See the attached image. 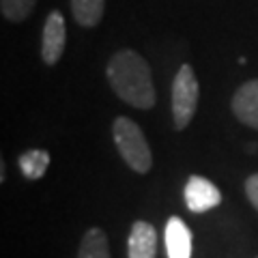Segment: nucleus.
Segmentation results:
<instances>
[{
	"instance_id": "nucleus-5",
	"label": "nucleus",
	"mask_w": 258,
	"mask_h": 258,
	"mask_svg": "<svg viewBox=\"0 0 258 258\" xmlns=\"http://www.w3.org/2000/svg\"><path fill=\"white\" fill-rule=\"evenodd\" d=\"M64 41H67V32H64L62 13L50 11L41 32V60L45 64H50V67L58 62L64 52Z\"/></svg>"
},
{
	"instance_id": "nucleus-8",
	"label": "nucleus",
	"mask_w": 258,
	"mask_h": 258,
	"mask_svg": "<svg viewBox=\"0 0 258 258\" xmlns=\"http://www.w3.org/2000/svg\"><path fill=\"white\" fill-rule=\"evenodd\" d=\"M168 258H191V230L181 217L172 215L164 230Z\"/></svg>"
},
{
	"instance_id": "nucleus-2",
	"label": "nucleus",
	"mask_w": 258,
	"mask_h": 258,
	"mask_svg": "<svg viewBox=\"0 0 258 258\" xmlns=\"http://www.w3.org/2000/svg\"><path fill=\"white\" fill-rule=\"evenodd\" d=\"M112 138L125 164L138 174H147L153 168V155L140 125L127 116H116L112 123Z\"/></svg>"
},
{
	"instance_id": "nucleus-10",
	"label": "nucleus",
	"mask_w": 258,
	"mask_h": 258,
	"mask_svg": "<svg viewBox=\"0 0 258 258\" xmlns=\"http://www.w3.org/2000/svg\"><path fill=\"white\" fill-rule=\"evenodd\" d=\"M78 258H110V243L101 228H91L84 232L78 247Z\"/></svg>"
},
{
	"instance_id": "nucleus-11",
	"label": "nucleus",
	"mask_w": 258,
	"mask_h": 258,
	"mask_svg": "<svg viewBox=\"0 0 258 258\" xmlns=\"http://www.w3.org/2000/svg\"><path fill=\"white\" fill-rule=\"evenodd\" d=\"M18 164H20L22 174L26 176L28 181H37L45 174L47 166H50V153L43 149H30L26 153H22Z\"/></svg>"
},
{
	"instance_id": "nucleus-1",
	"label": "nucleus",
	"mask_w": 258,
	"mask_h": 258,
	"mask_svg": "<svg viewBox=\"0 0 258 258\" xmlns=\"http://www.w3.org/2000/svg\"><path fill=\"white\" fill-rule=\"evenodd\" d=\"M108 82L120 99L138 110H151L157 101L151 67L136 50H118L108 60Z\"/></svg>"
},
{
	"instance_id": "nucleus-13",
	"label": "nucleus",
	"mask_w": 258,
	"mask_h": 258,
	"mask_svg": "<svg viewBox=\"0 0 258 258\" xmlns=\"http://www.w3.org/2000/svg\"><path fill=\"white\" fill-rule=\"evenodd\" d=\"M245 196L256 211H258V172L245 179Z\"/></svg>"
},
{
	"instance_id": "nucleus-9",
	"label": "nucleus",
	"mask_w": 258,
	"mask_h": 258,
	"mask_svg": "<svg viewBox=\"0 0 258 258\" xmlns=\"http://www.w3.org/2000/svg\"><path fill=\"white\" fill-rule=\"evenodd\" d=\"M106 11V0H71V13L84 28H95Z\"/></svg>"
},
{
	"instance_id": "nucleus-3",
	"label": "nucleus",
	"mask_w": 258,
	"mask_h": 258,
	"mask_svg": "<svg viewBox=\"0 0 258 258\" xmlns=\"http://www.w3.org/2000/svg\"><path fill=\"white\" fill-rule=\"evenodd\" d=\"M198 80L194 76L191 64H181L172 82V118H174V129H185L198 108Z\"/></svg>"
},
{
	"instance_id": "nucleus-4",
	"label": "nucleus",
	"mask_w": 258,
	"mask_h": 258,
	"mask_svg": "<svg viewBox=\"0 0 258 258\" xmlns=\"http://www.w3.org/2000/svg\"><path fill=\"white\" fill-rule=\"evenodd\" d=\"M183 196H185V207H187L191 213L211 211V209H215L222 203V194L215 187V183H211L209 179L198 176V174H191L187 179Z\"/></svg>"
},
{
	"instance_id": "nucleus-14",
	"label": "nucleus",
	"mask_w": 258,
	"mask_h": 258,
	"mask_svg": "<svg viewBox=\"0 0 258 258\" xmlns=\"http://www.w3.org/2000/svg\"><path fill=\"white\" fill-rule=\"evenodd\" d=\"M0 181L5 183V161H3V164H0Z\"/></svg>"
},
{
	"instance_id": "nucleus-7",
	"label": "nucleus",
	"mask_w": 258,
	"mask_h": 258,
	"mask_svg": "<svg viewBox=\"0 0 258 258\" xmlns=\"http://www.w3.org/2000/svg\"><path fill=\"white\" fill-rule=\"evenodd\" d=\"M230 108L241 123L258 132V80H249L237 88Z\"/></svg>"
},
{
	"instance_id": "nucleus-6",
	"label": "nucleus",
	"mask_w": 258,
	"mask_h": 258,
	"mask_svg": "<svg viewBox=\"0 0 258 258\" xmlns=\"http://www.w3.org/2000/svg\"><path fill=\"white\" fill-rule=\"evenodd\" d=\"M157 230L149 222H134L127 237V258H157Z\"/></svg>"
},
{
	"instance_id": "nucleus-12",
	"label": "nucleus",
	"mask_w": 258,
	"mask_h": 258,
	"mask_svg": "<svg viewBox=\"0 0 258 258\" xmlns=\"http://www.w3.org/2000/svg\"><path fill=\"white\" fill-rule=\"evenodd\" d=\"M39 0H0V11H3L5 20L9 22H24L32 13Z\"/></svg>"
}]
</instances>
